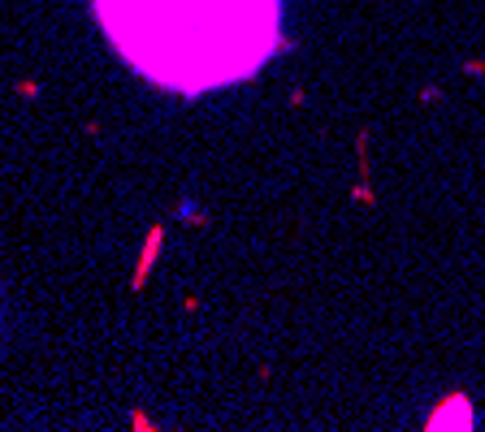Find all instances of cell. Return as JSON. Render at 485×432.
Listing matches in <instances>:
<instances>
[{"label":"cell","instance_id":"6da1fadb","mask_svg":"<svg viewBox=\"0 0 485 432\" xmlns=\"http://www.w3.org/2000/svg\"><path fill=\"white\" fill-rule=\"evenodd\" d=\"M104 30L152 83L208 91L247 78L277 48V0H95Z\"/></svg>","mask_w":485,"mask_h":432}]
</instances>
